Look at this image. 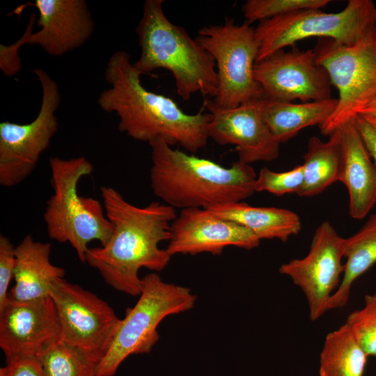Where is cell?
<instances>
[{"mask_svg": "<svg viewBox=\"0 0 376 376\" xmlns=\"http://www.w3.org/2000/svg\"><path fill=\"white\" fill-rule=\"evenodd\" d=\"M329 0H248L242 7L246 22L274 18L305 9H321Z\"/></svg>", "mask_w": 376, "mask_h": 376, "instance_id": "26", "label": "cell"}, {"mask_svg": "<svg viewBox=\"0 0 376 376\" xmlns=\"http://www.w3.org/2000/svg\"><path fill=\"white\" fill-rule=\"evenodd\" d=\"M61 339V327L52 298L8 299L0 309V347L6 359L36 357Z\"/></svg>", "mask_w": 376, "mask_h": 376, "instance_id": "16", "label": "cell"}, {"mask_svg": "<svg viewBox=\"0 0 376 376\" xmlns=\"http://www.w3.org/2000/svg\"><path fill=\"white\" fill-rule=\"evenodd\" d=\"M49 166L53 194L43 215L48 236L58 242L69 243L81 262L85 263L88 244L96 240L104 246L113 232L112 224L100 202L78 193L79 180L91 174L93 164L84 157H54L49 159Z\"/></svg>", "mask_w": 376, "mask_h": 376, "instance_id": "5", "label": "cell"}, {"mask_svg": "<svg viewBox=\"0 0 376 376\" xmlns=\"http://www.w3.org/2000/svg\"><path fill=\"white\" fill-rule=\"evenodd\" d=\"M166 247L175 254L220 255L229 246L253 249L260 240L249 229L233 221L220 217L205 208L182 209L171 225Z\"/></svg>", "mask_w": 376, "mask_h": 376, "instance_id": "17", "label": "cell"}, {"mask_svg": "<svg viewBox=\"0 0 376 376\" xmlns=\"http://www.w3.org/2000/svg\"><path fill=\"white\" fill-rule=\"evenodd\" d=\"M15 285L8 299L31 301L50 297L52 285L64 278L65 271L50 261L51 244L26 235L15 246Z\"/></svg>", "mask_w": 376, "mask_h": 376, "instance_id": "19", "label": "cell"}, {"mask_svg": "<svg viewBox=\"0 0 376 376\" xmlns=\"http://www.w3.org/2000/svg\"><path fill=\"white\" fill-rule=\"evenodd\" d=\"M15 249L8 237L0 235V309L8 301V287L14 278L16 265Z\"/></svg>", "mask_w": 376, "mask_h": 376, "instance_id": "29", "label": "cell"}, {"mask_svg": "<svg viewBox=\"0 0 376 376\" xmlns=\"http://www.w3.org/2000/svg\"><path fill=\"white\" fill-rule=\"evenodd\" d=\"M0 376H44L36 357H13L6 359L0 368Z\"/></svg>", "mask_w": 376, "mask_h": 376, "instance_id": "30", "label": "cell"}, {"mask_svg": "<svg viewBox=\"0 0 376 376\" xmlns=\"http://www.w3.org/2000/svg\"><path fill=\"white\" fill-rule=\"evenodd\" d=\"M164 0H146L136 26L141 54L133 63L141 74L165 69L173 75L177 94L188 100L196 93L215 97L219 86L214 57L163 10Z\"/></svg>", "mask_w": 376, "mask_h": 376, "instance_id": "4", "label": "cell"}, {"mask_svg": "<svg viewBox=\"0 0 376 376\" xmlns=\"http://www.w3.org/2000/svg\"><path fill=\"white\" fill-rule=\"evenodd\" d=\"M363 116L376 125V117H372V116Z\"/></svg>", "mask_w": 376, "mask_h": 376, "instance_id": "33", "label": "cell"}, {"mask_svg": "<svg viewBox=\"0 0 376 376\" xmlns=\"http://www.w3.org/2000/svg\"><path fill=\"white\" fill-rule=\"evenodd\" d=\"M313 51L338 93L335 111L319 126L322 134L329 136L376 97V24L353 45L320 38Z\"/></svg>", "mask_w": 376, "mask_h": 376, "instance_id": "7", "label": "cell"}, {"mask_svg": "<svg viewBox=\"0 0 376 376\" xmlns=\"http://www.w3.org/2000/svg\"><path fill=\"white\" fill-rule=\"evenodd\" d=\"M345 239L329 221H323L313 234L308 254L279 267V272L290 277L304 292L311 321L328 311L329 301L340 285Z\"/></svg>", "mask_w": 376, "mask_h": 376, "instance_id": "13", "label": "cell"}, {"mask_svg": "<svg viewBox=\"0 0 376 376\" xmlns=\"http://www.w3.org/2000/svg\"><path fill=\"white\" fill-rule=\"evenodd\" d=\"M40 29L32 33V13L24 34L15 43L0 45V68L5 76L15 75L22 64L18 51L25 44L38 45L47 54L63 56L82 46L92 36L95 23L84 0H36Z\"/></svg>", "mask_w": 376, "mask_h": 376, "instance_id": "11", "label": "cell"}, {"mask_svg": "<svg viewBox=\"0 0 376 376\" xmlns=\"http://www.w3.org/2000/svg\"><path fill=\"white\" fill-rule=\"evenodd\" d=\"M141 75L127 52L117 51L109 57L104 74L109 86L97 102L102 110L116 113L118 130L137 141L149 143L159 138L191 153L204 148L212 115L203 110L185 113L171 98L147 90Z\"/></svg>", "mask_w": 376, "mask_h": 376, "instance_id": "2", "label": "cell"}, {"mask_svg": "<svg viewBox=\"0 0 376 376\" xmlns=\"http://www.w3.org/2000/svg\"><path fill=\"white\" fill-rule=\"evenodd\" d=\"M149 145L152 190L174 208H208L240 202L256 193L258 175L250 164L237 160L225 167L174 149L159 138Z\"/></svg>", "mask_w": 376, "mask_h": 376, "instance_id": "3", "label": "cell"}, {"mask_svg": "<svg viewBox=\"0 0 376 376\" xmlns=\"http://www.w3.org/2000/svg\"><path fill=\"white\" fill-rule=\"evenodd\" d=\"M196 296L188 288L164 282L156 273L141 279L136 304L126 310L96 376H113L129 356L148 353L159 340L157 327L167 316L191 309Z\"/></svg>", "mask_w": 376, "mask_h": 376, "instance_id": "6", "label": "cell"}, {"mask_svg": "<svg viewBox=\"0 0 376 376\" xmlns=\"http://www.w3.org/2000/svg\"><path fill=\"white\" fill-rule=\"evenodd\" d=\"M224 219L237 222L260 240L286 242L301 230L299 215L292 210L274 207H255L242 201L205 208Z\"/></svg>", "mask_w": 376, "mask_h": 376, "instance_id": "20", "label": "cell"}, {"mask_svg": "<svg viewBox=\"0 0 376 376\" xmlns=\"http://www.w3.org/2000/svg\"><path fill=\"white\" fill-rule=\"evenodd\" d=\"M253 75L264 99L306 102L331 98L329 77L313 49L279 51L256 62Z\"/></svg>", "mask_w": 376, "mask_h": 376, "instance_id": "14", "label": "cell"}, {"mask_svg": "<svg viewBox=\"0 0 376 376\" xmlns=\"http://www.w3.org/2000/svg\"><path fill=\"white\" fill-rule=\"evenodd\" d=\"M304 182L303 165H298L291 170L275 172L267 167L260 170L255 182L256 192L267 191L275 196L296 193Z\"/></svg>", "mask_w": 376, "mask_h": 376, "instance_id": "28", "label": "cell"}, {"mask_svg": "<svg viewBox=\"0 0 376 376\" xmlns=\"http://www.w3.org/2000/svg\"><path fill=\"white\" fill-rule=\"evenodd\" d=\"M354 123L376 166V125L362 115L356 116Z\"/></svg>", "mask_w": 376, "mask_h": 376, "instance_id": "31", "label": "cell"}, {"mask_svg": "<svg viewBox=\"0 0 376 376\" xmlns=\"http://www.w3.org/2000/svg\"><path fill=\"white\" fill-rule=\"evenodd\" d=\"M36 357L44 376H96L99 363L84 350L61 339Z\"/></svg>", "mask_w": 376, "mask_h": 376, "instance_id": "25", "label": "cell"}, {"mask_svg": "<svg viewBox=\"0 0 376 376\" xmlns=\"http://www.w3.org/2000/svg\"><path fill=\"white\" fill-rule=\"evenodd\" d=\"M339 130L340 166L338 181L347 187L350 217L361 219L376 205V166L371 160L354 120Z\"/></svg>", "mask_w": 376, "mask_h": 376, "instance_id": "18", "label": "cell"}, {"mask_svg": "<svg viewBox=\"0 0 376 376\" xmlns=\"http://www.w3.org/2000/svg\"><path fill=\"white\" fill-rule=\"evenodd\" d=\"M337 98L302 103L279 102L263 98V116L275 139L285 143L304 128L322 125L334 113Z\"/></svg>", "mask_w": 376, "mask_h": 376, "instance_id": "21", "label": "cell"}, {"mask_svg": "<svg viewBox=\"0 0 376 376\" xmlns=\"http://www.w3.org/2000/svg\"><path fill=\"white\" fill-rule=\"evenodd\" d=\"M263 102V98H259L223 108L205 97L203 107L212 116L207 126L208 137L219 145L235 146L238 160L248 164L276 159L281 143L264 120Z\"/></svg>", "mask_w": 376, "mask_h": 376, "instance_id": "15", "label": "cell"}, {"mask_svg": "<svg viewBox=\"0 0 376 376\" xmlns=\"http://www.w3.org/2000/svg\"><path fill=\"white\" fill-rule=\"evenodd\" d=\"M50 297L58 313L61 339L100 363L113 343L121 319L103 299L64 278L55 281Z\"/></svg>", "mask_w": 376, "mask_h": 376, "instance_id": "12", "label": "cell"}, {"mask_svg": "<svg viewBox=\"0 0 376 376\" xmlns=\"http://www.w3.org/2000/svg\"><path fill=\"white\" fill-rule=\"evenodd\" d=\"M302 165L304 182L297 194L299 196L319 194L338 181L340 166L339 129L331 134L327 141L315 136L311 137Z\"/></svg>", "mask_w": 376, "mask_h": 376, "instance_id": "23", "label": "cell"}, {"mask_svg": "<svg viewBox=\"0 0 376 376\" xmlns=\"http://www.w3.org/2000/svg\"><path fill=\"white\" fill-rule=\"evenodd\" d=\"M367 357L345 322L325 337L320 354V376H363Z\"/></svg>", "mask_w": 376, "mask_h": 376, "instance_id": "24", "label": "cell"}, {"mask_svg": "<svg viewBox=\"0 0 376 376\" xmlns=\"http://www.w3.org/2000/svg\"><path fill=\"white\" fill-rule=\"evenodd\" d=\"M343 274L328 304V311L344 307L354 282L376 263V213L359 230L345 239Z\"/></svg>", "mask_w": 376, "mask_h": 376, "instance_id": "22", "label": "cell"}, {"mask_svg": "<svg viewBox=\"0 0 376 376\" xmlns=\"http://www.w3.org/2000/svg\"><path fill=\"white\" fill-rule=\"evenodd\" d=\"M375 24L376 6L370 0H350L338 13L305 9L263 20L255 28L259 42L256 62L309 38L351 45Z\"/></svg>", "mask_w": 376, "mask_h": 376, "instance_id": "8", "label": "cell"}, {"mask_svg": "<svg viewBox=\"0 0 376 376\" xmlns=\"http://www.w3.org/2000/svg\"><path fill=\"white\" fill-rule=\"evenodd\" d=\"M33 72L42 88L36 118L25 124L0 123V185L4 187H15L31 174L58 130V86L44 70L36 68Z\"/></svg>", "mask_w": 376, "mask_h": 376, "instance_id": "10", "label": "cell"}, {"mask_svg": "<svg viewBox=\"0 0 376 376\" xmlns=\"http://www.w3.org/2000/svg\"><path fill=\"white\" fill-rule=\"evenodd\" d=\"M359 115L376 117V97L362 110Z\"/></svg>", "mask_w": 376, "mask_h": 376, "instance_id": "32", "label": "cell"}, {"mask_svg": "<svg viewBox=\"0 0 376 376\" xmlns=\"http://www.w3.org/2000/svg\"><path fill=\"white\" fill-rule=\"evenodd\" d=\"M345 323L367 356L376 358V292L366 295L363 307L352 311Z\"/></svg>", "mask_w": 376, "mask_h": 376, "instance_id": "27", "label": "cell"}, {"mask_svg": "<svg viewBox=\"0 0 376 376\" xmlns=\"http://www.w3.org/2000/svg\"><path fill=\"white\" fill-rule=\"evenodd\" d=\"M196 39L215 60L219 86L213 101L218 106L233 108L263 98L253 75L259 52L255 29L226 18L222 24L200 29Z\"/></svg>", "mask_w": 376, "mask_h": 376, "instance_id": "9", "label": "cell"}, {"mask_svg": "<svg viewBox=\"0 0 376 376\" xmlns=\"http://www.w3.org/2000/svg\"><path fill=\"white\" fill-rule=\"evenodd\" d=\"M100 191L113 232L105 245L88 249L85 263L113 288L139 296L140 269L160 272L171 258L159 244L170 239L171 225L178 216L175 208L159 201L138 207L113 187L103 186Z\"/></svg>", "mask_w": 376, "mask_h": 376, "instance_id": "1", "label": "cell"}]
</instances>
